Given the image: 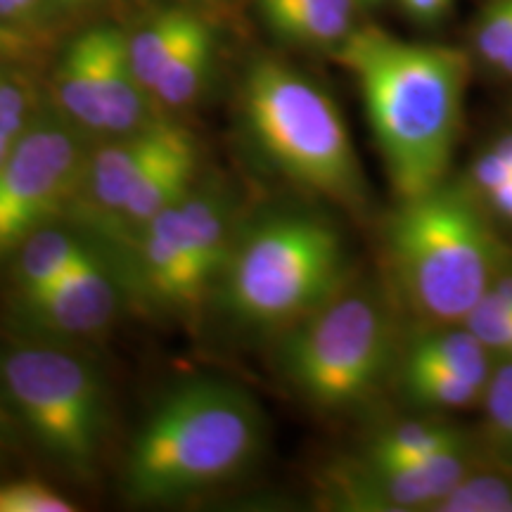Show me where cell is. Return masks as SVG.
Instances as JSON below:
<instances>
[{"label":"cell","mask_w":512,"mask_h":512,"mask_svg":"<svg viewBox=\"0 0 512 512\" xmlns=\"http://www.w3.org/2000/svg\"><path fill=\"white\" fill-rule=\"evenodd\" d=\"M337 60L361 88L396 195L413 200L444 183L470 79L463 50L361 27L339 43Z\"/></svg>","instance_id":"1"},{"label":"cell","mask_w":512,"mask_h":512,"mask_svg":"<svg viewBox=\"0 0 512 512\" xmlns=\"http://www.w3.org/2000/svg\"><path fill=\"white\" fill-rule=\"evenodd\" d=\"M264 444L256 403L233 384L185 382L157 403L133 439L124 467L126 496L166 503L240 475Z\"/></svg>","instance_id":"2"},{"label":"cell","mask_w":512,"mask_h":512,"mask_svg":"<svg viewBox=\"0 0 512 512\" xmlns=\"http://www.w3.org/2000/svg\"><path fill=\"white\" fill-rule=\"evenodd\" d=\"M242 112L261 155L285 178L344 207L366 204V176L342 112L311 79L275 60L254 62Z\"/></svg>","instance_id":"3"},{"label":"cell","mask_w":512,"mask_h":512,"mask_svg":"<svg viewBox=\"0 0 512 512\" xmlns=\"http://www.w3.org/2000/svg\"><path fill=\"white\" fill-rule=\"evenodd\" d=\"M389 254L408 302L434 323L465 320L494 285V233L470 197L444 183L401 200L389 223Z\"/></svg>","instance_id":"4"},{"label":"cell","mask_w":512,"mask_h":512,"mask_svg":"<svg viewBox=\"0 0 512 512\" xmlns=\"http://www.w3.org/2000/svg\"><path fill=\"white\" fill-rule=\"evenodd\" d=\"M347 254L328 223L278 214L233 242L216 283L226 311L252 328H287L342 292Z\"/></svg>","instance_id":"5"},{"label":"cell","mask_w":512,"mask_h":512,"mask_svg":"<svg viewBox=\"0 0 512 512\" xmlns=\"http://www.w3.org/2000/svg\"><path fill=\"white\" fill-rule=\"evenodd\" d=\"M283 373L318 408L354 406L377 389L392 361V323L370 292H337L292 325Z\"/></svg>","instance_id":"6"},{"label":"cell","mask_w":512,"mask_h":512,"mask_svg":"<svg viewBox=\"0 0 512 512\" xmlns=\"http://www.w3.org/2000/svg\"><path fill=\"white\" fill-rule=\"evenodd\" d=\"M0 384L34 439L69 475L91 479L105 434V384L81 356L24 344L0 358Z\"/></svg>","instance_id":"7"},{"label":"cell","mask_w":512,"mask_h":512,"mask_svg":"<svg viewBox=\"0 0 512 512\" xmlns=\"http://www.w3.org/2000/svg\"><path fill=\"white\" fill-rule=\"evenodd\" d=\"M86 162L74 133L57 126L24 128L0 162V256L62 214L83 185Z\"/></svg>","instance_id":"8"},{"label":"cell","mask_w":512,"mask_h":512,"mask_svg":"<svg viewBox=\"0 0 512 512\" xmlns=\"http://www.w3.org/2000/svg\"><path fill=\"white\" fill-rule=\"evenodd\" d=\"M463 451L411 465H351L335 472V501L351 510H432L467 477Z\"/></svg>","instance_id":"9"},{"label":"cell","mask_w":512,"mask_h":512,"mask_svg":"<svg viewBox=\"0 0 512 512\" xmlns=\"http://www.w3.org/2000/svg\"><path fill=\"white\" fill-rule=\"evenodd\" d=\"M138 271L152 302L164 309L192 311L209 292L192 256L181 202L138 230Z\"/></svg>","instance_id":"10"},{"label":"cell","mask_w":512,"mask_h":512,"mask_svg":"<svg viewBox=\"0 0 512 512\" xmlns=\"http://www.w3.org/2000/svg\"><path fill=\"white\" fill-rule=\"evenodd\" d=\"M31 320L64 337H88L105 330L117 313V290L107 266L91 252L53 285L22 297Z\"/></svg>","instance_id":"11"},{"label":"cell","mask_w":512,"mask_h":512,"mask_svg":"<svg viewBox=\"0 0 512 512\" xmlns=\"http://www.w3.org/2000/svg\"><path fill=\"white\" fill-rule=\"evenodd\" d=\"M176 131V124L152 119L145 126L117 136L114 143L102 145L100 150L93 152L86 162L83 185L91 190L93 207L102 216H110L112 223L117 221L126 195L140 181V176L155 164V159L171 143Z\"/></svg>","instance_id":"12"},{"label":"cell","mask_w":512,"mask_h":512,"mask_svg":"<svg viewBox=\"0 0 512 512\" xmlns=\"http://www.w3.org/2000/svg\"><path fill=\"white\" fill-rule=\"evenodd\" d=\"M197 171V147L195 140L183 126L164 147V152L155 159V164L140 176L126 195L124 207H121L114 226L119 230H138L162 214L164 209L174 207L183 200L195 185Z\"/></svg>","instance_id":"13"},{"label":"cell","mask_w":512,"mask_h":512,"mask_svg":"<svg viewBox=\"0 0 512 512\" xmlns=\"http://www.w3.org/2000/svg\"><path fill=\"white\" fill-rule=\"evenodd\" d=\"M354 0H259L275 34L304 46H339L351 34Z\"/></svg>","instance_id":"14"},{"label":"cell","mask_w":512,"mask_h":512,"mask_svg":"<svg viewBox=\"0 0 512 512\" xmlns=\"http://www.w3.org/2000/svg\"><path fill=\"white\" fill-rule=\"evenodd\" d=\"M55 93L62 110L88 131L100 133L98 27L83 31L64 48L55 74Z\"/></svg>","instance_id":"15"},{"label":"cell","mask_w":512,"mask_h":512,"mask_svg":"<svg viewBox=\"0 0 512 512\" xmlns=\"http://www.w3.org/2000/svg\"><path fill=\"white\" fill-rule=\"evenodd\" d=\"M79 238L57 228H41L17 249V285L19 294L27 297L43 287L57 283L91 254Z\"/></svg>","instance_id":"16"},{"label":"cell","mask_w":512,"mask_h":512,"mask_svg":"<svg viewBox=\"0 0 512 512\" xmlns=\"http://www.w3.org/2000/svg\"><path fill=\"white\" fill-rule=\"evenodd\" d=\"M463 451V437L451 427L434 422H403L382 432L368 446L366 463L370 465H411Z\"/></svg>","instance_id":"17"},{"label":"cell","mask_w":512,"mask_h":512,"mask_svg":"<svg viewBox=\"0 0 512 512\" xmlns=\"http://www.w3.org/2000/svg\"><path fill=\"white\" fill-rule=\"evenodd\" d=\"M211 57H214V36L200 19L164 67L162 76L152 88V98L166 107L188 105L207 81Z\"/></svg>","instance_id":"18"},{"label":"cell","mask_w":512,"mask_h":512,"mask_svg":"<svg viewBox=\"0 0 512 512\" xmlns=\"http://www.w3.org/2000/svg\"><path fill=\"white\" fill-rule=\"evenodd\" d=\"M197 22H200V17L190 15V12L169 10L162 12L145 29H140L136 36L128 38L133 72L147 93L152 95V88L162 76L164 67L176 55V50L181 48V43L195 29Z\"/></svg>","instance_id":"19"},{"label":"cell","mask_w":512,"mask_h":512,"mask_svg":"<svg viewBox=\"0 0 512 512\" xmlns=\"http://www.w3.org/2000/svg\"><path fill=\"white\" fill-rule=\"evenodd\" d=\"M406 361L434 363L444 366L453 373L470 377L475 382H486L489 373V361H486V349L479 339L467 328H456L446 332H427L415 339L406 351Z\"/></svg>","instance_id":"20"},{"label":"cell","mask_w":512,"mask_h":512,"mask_svg":"<svg viewBox=\"0 0 512 512\" xmlns=\"http://www.w3.org/2000/svg\"><path fill=\"white\" fill-rule=\"evenodd\" d=\"M403 387L411 399L434 408H463L472 403L484 389L482 382L453 373L434 363L406 361L403 358Z\"/></svg>","instance_id":"21"},{"label":"cell","mask_w":512,"mask_h":512,"mask_svg":"<svg viewBox=\"0 0 512 512\" xmlns=\"http://www.w3.org/2000/svg\"><path fill=\"white\" fill-rule=\"evenodd\" d=\"M432 510L437 512H512V482L501 477H465Z\"/></svg>","instance_id":"22"},{"label":"cell","mask_w":512,"mask_h":512,"mask_svg":"<svg viewBox=\"0 0 512 512\" xmlns=\"http://www.w3.org/2000/svg\"><path fill=\"white\" fill-rule=\"evenodd\" d=\"M465 328L484 344L486 351H505L512 342V309H508L494 290L484 294L465 316Z\"/></svg>","instance_id":"23"},{"label":"cell","mask_w":512,"mask_h":512,"mask_svg":"<svg viewBox=\"0 0 512 512\" xmlns=\"http://www.w3.org/2000/svg\"><path fill=\"white\" fill-rule=\"evenodd\" d=\"M69 498L38 479H17L0 484V512H72Z\"/></svg>","instance_id":"24"},{"label":"cell","mask_w":512,"mask_h":512,"mask_svg":"<svg viewBox=\"0 0 512 512\" xmlns=\"http://www.w3.org/2000/svg\"><path fill=\"white\" fill-rule=\"evenodd\" d=\"M479 55L498 67L512 43V0H494L477 22L475 36Z\"/></svg>","instance_id":"25"},{"label":"cell","mask_w":512,"mask_h":512,"mask_svg":"<svg viewBox=\"0 0 512 512\" xmlns=\"http://www.w3.org/2000/svg\"><path fill=\"white\" fill-rule=\"evenodd\" d=\"M27 98L12 83H0V162L10 155L17 138L24 133Z\"/></svg>","instance_id":"26"},{"label":"cell","mask_w":512,"mask_h":512,"mask_svg":"<svg viewBox=\"0 0 512 512\" xmlns=\"http://www.w3.org/2000/svg\"><path fill=\"white\" fill-rule=\"evenodd\" d=\"M486 413H489L491 425L496 427V432L501 434L503 439H508L512 444V392L501 387L491 380L489 387H486Z\"/></svg>","instance_id":"27"},{"label":"cell","mask_w":512,"mask_h":512,"mask_svg":"<svg viewBox=\"0 0 512 512\" xmlns=\"http://www.w3.org/2000/svg\"><path fill=\"white\" fill-rule=\"evenodd\" d=\"M475 181L479 188H484L486 195H489L491 190L498 188V185L512 181V169L496 155V150H489L486 155L477 159Z\"/></svg>","instance_id":"28"},{"label":"cell","mask_w":512,"mask_h":512,"mask_svg":"<svg viewBox=\"0 0 512 512\" xmlns=\"http://www.w3.org/2000/svg\"><path fill=\"white\" fill-rule=\"evenodd\" d=\"M451 3L453 0H401L403 10H406L413 19L425 24L439 22V19L448 12V8H451Z\"/></svg>","instance_id":"29"},{"label":"cell","mask_w":512,"mask_h":512,"mask_svg":"<svg viewBox=\"0 0 512 512\" xmlns=\"http://www.w3.org/2000/svg\"><path fill=\"white\" fill-rule=\"evenodd\" d=\"M41 0H0V22L27 24L36 17Z\"/></svg>","instance_id":"30"},{"label":"cell","mask_w":512,"mask_h":512,"mask_svg":"<svg viewBox=\"0 0 512 512\" xmlns=\"http://www.w3.org/2000/svg\"><path fill=\"white\" fill-rule=\"evenodd\" d=\"M489 200L496 204V209L501 211V214L510 216V219H512V181L498 185L496 190H491Z\"/></svg>","instance_id":"31"},{"label":"cell","mask_w":512,"mask_h":512,"mask_svg":"<svg viewBox=\"0 0 512 512\" xmlns=\"http://www.w3.org/2000/svg\"><path fill=\"white\" fill-rule=\"evenodd\" d=\"M491 290L496 292V297L501 299V302L508 306V309H512V275H508V278L496 280V283L491 285Z\"/></svg>","instance_id":"32"},{"label":"cell","mask_w":512,"mask_h":512,"mask_svg":"<svg viewBox=\"0 0 512 512\" xmlns=\"http://www.w3.org/2000/svg\"><path fill=\"white\" fill-rule=\"evenodd\" d=\"M494 150H496V155L501 157L503 162L512 169V136H505L503 140H498V145L494 147Z\"/></svg>","instance_id":"33"},{"label":"cell","mask_w":512,"mask_h":512,"mask_svg":"<svg viewBox=\"0 0 512 512\" xmlns=\"http://www.w3.org/2000/svg\"><path fill=\"white\" fill-rule=\"evenodd\" d=\"M22 46V38H19L15 31H10L8 27L0 24V48H17Z\"/></svg>","instance_id":"34"},{"label":"cell","mask_w":512,"mask_h":512,"mask_svg":"<svg viewBox=\"0 0 512 512\" xmlns=\"http://www.w3.org/2000/svg\"><path fill=\"white\" fill-rule=\"evenodd\" d=\"M496 384H501V387L508 389V392H512V361L505 363V366L498 370L496 377H494Z\"/></svg>","instance_id":"35"},{"label":"cell","mask_w":512,"mask_h":512,"mask_svg":"<svg viewBox=\"0 0 512 512\" xmlns=\"http://www.w3.org/2000/svg\"><path fill=\"white\" fill-rule=\"evenodd\" d=\"M498 69H501V72H505L508 76H512V43L508 46V50H505V55H503L501 64H498Z\"/></svg>","instance_id":"36"},{"label":"cell","mask_w":512,"mask_h":512,"mask_svg":"<svg viewBox=\"0 0 512 512\" xmlns=\"http://www.w3.org/2000/svg\"><path fill=\"white\" fill-rule=\"evenodd\" d=\"M55 3H62V5H81V3H93V0H55Z\"/></svg>","instance_id":"37"},{"label":"cell","mask_w":512,"mask_h":512,"mask_svg":"<svg viewBox=\"0 0 512 512\" xmlns=\"http://www.w3.org/2000/svg\"><path fill=\"white\" fill-rule=\"evenodd\" d=\"M505 354H508V356H510V361H512V342H510V347L505 349Z\"/></svg>","instance_id":"38"}]
</instances>
